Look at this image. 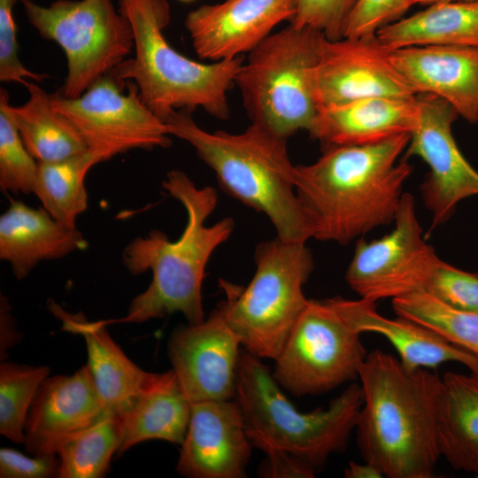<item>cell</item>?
Returning a JSON list of instances; mask_svg holds the SVG:
<instances>
[{"instance_id":"24","label":"cell","mask_w":478,"mask_h":478,"mask_svg":"<svg viewBox=\"0 0 478 478\" xmlns=\"http://www.w3.org/2000/svg\"><path fill=\"white\" fill-rule=\"evenodd\" d=\"M192 403L173 369L150 373L139 394L120 415V454L148 440H164L182 444L191 413Z\"/></svg>"},{"instance_id":"15","label":"cell","mask_w":478,"mask_h":478,"mask_svg":"<svg viewBox=\"0 0 478 478\" xmlns=\"http://www.w3.org/2000/svg\"><path fill=\"white\" fill-rule=\"evenodd\" d=\"M241 340L217 308L177 328L167 343L173 370L191 403L234 398Z\"/></svg>"},{"instance_id":"41","label":"cell","mask_w":478,"mask_h":478,"mask_svg":"<svg viewBox=\"0 0 478 478\" xmlns=\"http://www.w3.org/2000/svg\"><path fill=\"white\" fill-rule=\"evenodd\" d=\"M412 4H432L436 3H441V2H472V1H478V0H411Z\"/></svg>"},{"instance_id":"26","label":"cell","mask_w":478,"mask_h":478,"mask_svg":"<svg viewBox=\"0 0 478 478\" xmlns=\"http://www.w3.org/2000/svg\"><path fill=\"white\" fill-rule=\"evenodd\" d=\"M376 35L391 50L413 46L478 47V1L432 4Z\"/></svg>"},{"instance_id":"5","label":"cell","mask_w":478,"mask_h":478,"mask_svg":"<svg viewBox=\"0 0 478 478\" xmlns=\"http://www.w3.org/2000/svg\"><path fill=\"white\" fill-rule=\"evenodd\" d=\"M119 12L132 26L135 55L110 73L115 79L135 83L143 104L165 122L178 109L228 118L227 92L243 56L205 64L175 50L163 34L171 18L167 0H119Z\"/></svg>"},{"instance_id":"6","label":"cell","mask_w":478,"mask_h":478,"mask_svg":"<svg viewBox=\"0 0 478 478\" xmlns=\"http://www.w3.org/2000/svg\"><path fill=\"white\" fill-rule=\"evenodd\" d=\"M234 399L252 446L264 452L284 451L314 470L345 449L364 401L360 384L351 383L328 408L302 412L283 394L268 366L247 351H241Z\"/></svg>"},{"instance_id":"23","label":"cell","mask_w":478,"mask_h":478,"mask_svg":"<svg viewBox=\"0 0 478 478\" xmlns=\"http://www.w3.org/2000/svg\"><path fill=\"white\" fill-rule=\"evenodd\" d=\"M86 247L77 227L58 222L43 207L12 200L0 216V258L9 263L18 280L41 261L58 259Z\"/></svg>"},{"instance_id":"40","label":"cell","mask_w":478,"mask_h":478,"mask_svg":"<svg viewBox=\"0 0 478 478\" xmlns=\"http://www.w3.org/2000/svg\"><path fill=\"white\" fill-rule=\"evenodd\" d=\"M344 475L347 478H381L383 477L382 473L373 465L365 463L363 465L349 462L344 469Z\"/></svg>"},{"instance_id":"30","label":"cell","mask_w":478,"mask_h":478,"mask_svg":"<svg viewBox=\"0 0 478 478\" xmlns=\"http://www.w3.org/2000/svg\"><path fill=\"white\" fill-rule=\"evenodd\" d=\"M395 313L425 326L478 359V312L456 310L425 291L392 299Z\"/></svg>"},{"instance_id":"7","label":"cell","mask_w":478,"mask_h":478,"mask_svg":"<svg viewBox=\"0 0 478 478\" xmlns=\"http://www.w3.org/2000/svg\"><path fill=\"white\" fill-rule=\"evenodd\" d=\"M326 38L290 23L249 52L234 82L251 123L285 140L310 129L320 111L314 72Z\"/></svg>"},{"instance_id":"34","label":"cell","mask_w":478,"mask_h":478,"mask_svg":"<svg viewBox=\"0 0 478 478\" xmlns=\"http://www.w3.org/2000/svg\"><path fill=\"white\" fill-rule=\"evenodd\" d=\"M412 5L411 0H357L345 23L343 37L374 35L402 19Z\"/></svg>"},{"instance_id":"29","label":"cell","mask_w":478,"mask_h":478,"mask_svg":"<svg viewBox=\"0 0 478 478\" xmlns=\"http://www.w3.org/2000/svg\"><path fill=\"white\" fill-rule=\"evenodd\" d=\"M121 423L104 412L93 425L73 435L59 447L61 478H99L105 475L112 455L120 449Z\"/></svg>"},{"instance_id":"21","label":"cell","mask_w":478,"mask_h":478,"mask_svg":"<svg viewBox=\"0 0 478 478\" xmlns=\"http://www.w3.org/2000/svg\"><path fill=\"white\" fill-rule=\"evenodd\" d=\"M327 301L359 334L372 332L383 335L408 369L434 368L445 362H458L478 374V359L474 356L425 326L399 316L386 318L377 312L376 303L361 298L349 300L335 297Z\"/></svg>"},{"instance_id":"32","label":"cell","mask_w":478,"mask_h":478,"mask_svg":"<svg viewBox=\"0 0 478 478\" xmlns=\"http://www.w3.org/2000/svg\"><path fill=\"white\" fill-rule=\"evenodd\" d=\"M8 92L0 89V189L4 193L34 194L39 162L29 153L9 113Z\"/></svg>"},{"instance_id":"36","label":"cell","mask_w":478,"mask_h":478,"mask_svg":"<svg viewBox=\"0 0 478 478\" xmlns=\"http://www.w3.org/2000/svg\"><path fill=\"white\" fill-rule=\"evenodd\" d=\"M20 0H0V81L28 84V79L42 81L47 74L28 70L20 61L13 8Z\"/></svg>"},{"instance_id":"17","label":"cell","mask_w":478,"mask_h":478,"mask_svg":"<svg viewBox=\"0 0 478 478\" xmlns=\"http://www.w3.org/2000/svg\"><path fill=\"white\" fill-rule=\"evenodd\" d=\"M251 447L235 399L195 402L177 471L189 478H242Z\"/></svg>"},{"instance_id":"33","label":"cell","mask_w":478,"mask_h":478,"mask_svg":"<svg viewBox=\"0 0 478 478\" xmlns=\"http://www.w3.org/2000/svg\"><path fill=\"white\" fill-rule=\"evenodd\" d=\"M422 291L456 310L478 312V274L441 258Z\"/></svg>"},{"instance_id":"37","label":"cell","mask_w":478,"mask_h":478,"mask_svg":"<svg viewBox=\"0 0 478 478\" xmlns=\"http://www.w3.org/2000/svg\"><path fill=\"white\" fill-rule=\"evenodd\" d=\"M59 476L57 455L28 457L11 448L0 449V477L48 478Z\"/></svg>"},{"instance_id":"4","label":"cell","mask_w":478,"mask_h":478,"mask_svg":"<svg viewBox=\"0 0 478 478\" xmlns=\"http://www.w3.org/2000/svg\"><path fill=\"white\" fill-rule=\"evenodd\" d=\"M166 123L170 135L189 143L214 172L223 190L267 216L278 238L304 243L311 238L296 194L288 140L253 123L238 134L208 132L187 110L175 111Z\"/></svg>"},{"instance_id":"16","label":"cell","mask_w":478,"mask_h":478,"mask_svg":"<svg viewBox=\"0 0 478 478\" xmlns=\"http://www.w3.org/2000/svg\"><path fill=\"white\" fill-rule=\"evenodd\" d=\"M298 0H224L203 4L185 19L200 58L218 62L251 51L280 23L293 19Z\"/></svg>"},{"instance_id":"9","label":"cell","mask_w":478,"mask_h":478,"mask_svg":"<svg viewBox=\"0 0 478 478\" xmlns=\"http://www.w3.org/2000/svg\"><path fill=\"white\" fill-rule=\"evenodd\" d=\"M20 3L38 34L65 52L67 73L59 93L66 97L82 95L134 49L132 26L112 0H56L49 6Z\"/></svg>"},{"instance_id":"12","label":"cell","mask_w":478,"mask_h":478,"mask_svg":"<svg viewBox=\"0 0 478 478\" xmlns=\"http://www.w3.org/2000/svg\"><path fill=\"white\" fill-rule=\"evenodd\" d=\"M394 223L388 235L356 244L345 280L361 299L376 303L422 291L440 259L424 238L411 194L404 193Z\"/></svg>"},{"instance_id":"28","label":"cell","mask_w":478,"mask_h":478,"mask_svg":"<svg viewBox=\"0 0 478 478\" xmlns=\"http://www.w3.org/2000/svg\"><path fill=\"white\" fill-rule=\"evenodd\" d=\"M100 163L87 150L82 153L54 162H39L34 194L56 220L76 227V220L88 206L85 177Z\"/></svg>"},{"instance_id":"3","label":"cell","mask_w":478,"mask_h":478,"mask_svg":"<svg viewBox=\"0 0 478 478\" xmlns=\"http://www.w3.org/2000/svg\"><path fill=\"white\" fill-rule=\"evenodd\" d=\"M163 188L178 200L187 212L181 235L171 241L160 230L133 239L124 249L122 261L133 275L151 271L149 287L131 302L126 316L108 320L141 323L181 312L189 324L204 320L202 285L206 265L215 249L233 232L234 221L225 218L213 225L206 224L218 201L214 188L197 187L182 171L166 173Z\"/></svg>"},{"instance_id":"31","label":"cell","mask_w":478,"mask_h":478,"mask_svg":"<svg viewBox=\"0 0 478 478\" xmlns=\"http://www.w3.org/2000/svg\"><path fill=\"white\" fill-rule=\"evenodd\" d=\"M48 366H32L13 362L0 365V433L9 440L25 441V425L28 412L42 382L48 377Z\"/></svg>"},{"instance_id":"35","label":"cell","mask_w":478,"mask_h":478,"mask_svg":"<svg viewBox=\"0 0 478 478\" xmlns=\"http://www.w3.org/2000/svg\"><path fill=\"white\" fill-rule=\"evenodd\" d=\"M356 3L357 0H298L290 23L317 29L330 40L341 39Z\"/></svg>"},{"instance_id":"22","label":"cell","mask_w":478,"mask_h":478,"mask_svg":"<svg viewBox=\"0 0 478 478\" xmlns=\"http://www.w3.org/2000/svg\"><path fill=\"white\" fill-rule=\"evenodd\" d=\"M50 312L62 322V330L84 338L88 366L104 412L121 415L131 405L150 373L129 359L113 341L104 320H88L82 312H66L53 300Z\"/></svg>"},{"instance_id":"19","label":"cell","mask_w":478,"mask_h":478,"mask_svg":"<svg viewBox=\"0 0 478 478\" xmlns=\"http://www.w3.org/2000/svg\"><path fill=\"white\" fill-rule=\"evenodd\" d=\"M391 58L416 95L439 96L465 120L478 122V47L413 46Z\"/></svg>"},{"instance_id":"25","label":"cell","mask_w":478,"mask_h":478,"mask_svg":"<svg viewBox=\"0 0 478 478\" xmlns=\"http://www.w3.org/2000/svg\"><path fill=\"white\" fill-rule=\"evenodd\" d=\"M437 442L453 468L478 476V374L448 372L442 377Z\"/></svg>"},{"instance_id":"14","label":"cell","mask_w":478,"mask_h":478,"mask_svg":"<svg viewBox=\"0 0 478 478\" xmlns=\"http://www.w3.org/2000/svg\"><path fill=\"white\" fill-rule=\"evenodd\" d=\"M392 51L377 35L336 40L326 38L314 72L319 109L366 97L416 96L394 65Z\"/></svg>"},{"instance_id":"27","label":"cell","mask_w":478,"mask_h":478,"mask_svg":"<svg viewBox=\"0 0 478 478\" xmlns=\"http://www.w3.org/2000/svg\"><path fill=\"white\" fill-rule=\"evenodd\" d=\"M28 100L22 105L9 104V113L29 153L38 162H54L88 150L75 126L56 112L50 94L33 82L26 86Z\"/></svg>"},{"instance_id":"39","label":"cell","mask_w":478,"mask_h":478,"mask_svg":"<svg viewBox=\"0 0 478 478\" xmlns=\"http://www.w3.org/2000/svg\"><path fill=\"white\" fill-rule=\"evenodd\" d=\"M1 353L11 347L16 340L12 317L10 312V305L7 299L1 296Z\"/></svg>"},{"instance_id":"11","label":"cell","mask_w":478,"mask_h":478,"mask_svg":"<svg viewBox=\"0 0 478 478\" xmlns=\"http://www.w3.org/2000/svg\"><path fill=\"white\" fill-rule=\"evenodd\" d=\"M125 83L108 73L78 97L50 94L52 108L75 126L100 163L131 150L172 143L168 125L143 104L135 83L127 82L124 94Z\"/></svg>"},{"instance_id":"8","label":"cell","mask_w":478,"mask_h":478,"mask_svg":"<svg viewBox=\"0 0 478 478\" xmlns=\"http://www.w3.org/2000/svg\"><path fill=\"white\" fill-rule=\"evenodd\" d=\"M255 263L245 288L220 281L227 298L218 309L245 351L274 360L308 304L303 287L313 258L305 243L276 237L257 246Z\"/></svg>"},{"instance_id":"20","label":"cell","mask_w":478,"mask_h":478,"mask_svg":"<svg viewBox=\"0 0 478 478\" xmlns=\"http://www.w3.org/2000/svg\"><path fill=\"white\" fill-rule=\"evenodd\" d=\"M418 121L416 96H374L320 110L308 133L323 147L367 145L411 135Z\"/></svg>"},{"instance_id":"1","label":"cell","mask_w":478,"mask_h":478,"mask_svg":"<svg viewBox=\"0 0 478 478\" xmlns=\"http://www.w3.org/2000/svg\"><path fill=\"white\" fill-rule=\"evenodd\" d=\"M410 137L328 146L315 162L295 166L296 194L311 238L345 245L394 222L412 172L405 159L398 161Z\"/></svg>"},{"instance_id":"10","label":"cell","mask_w":478,"mask_h":478,"mask_svg":"<svg viewBox=\"0 0 478 478\" xmlns=\"http://www.w3.org/2000/svg\"><path fill=\"white\" fill-rule=\"evenodd\" d=\"M360 334L326 300H309L274 359L273 375L291 394L328 392L358 377Z\"/></svg>"},{"instance_id":"38","label":"cell","mask_w":478,"mask_h":478,"mask_svg":"<svg viewBox=\"0 0 478 478\" xmlns=\"http://www.w3.org/2000/svg\"><path fill=\"white\" fill-rule=\"evenodd\" d=\"M266 459L259 466L258 475L266 478H312L315 470L297 457L279 449L265 452Z\"/></svg>"},{"instance_id":"42","label":"cell","mask_w":478,"mask_h":478,"mask_svg":"<svg viewBox=\"0 0 478 478\" xmlns=\"http://www.w3.org/2000/svg\"><path fill=\"white\" fill-rule=\"evenodd\" d=\"M180 1H182V2H190V1H193V0H180Z\"/></svg>"},{"instance_id":"18","label":"cell","mask_w":478,"mask_h":478,"mask_svg":"<svg viewBox=\"0 0 478 478\" xmlns=\"http://www.w3.org/2000/svg\"><path fill=\"white\" fill-rule=\"evenodd\" d=\"M104 412L88 365L71 375L47 377L32 403L25 445L33 456L57 455L62 443Z\"/></svg>"},{"instance_id":"2","label":"cell","mask_w":478,"mask_h":478,"mask_svg":"<svg viewBox=\"0 0 478 478\" xmlns=\"http://www.w3.org/2000/svg\"><path fill=\"white\" fill-rule=\"evenodd\" d=\"M358 377L363 405L356 422L365 462L389 478H430L441 457L437 405L442 378L414 370L380 350L366 354Z\"/></svg>"},{"instance_id":"13","label":"cell","mask_w":478,"mask_h":478,"mask_svg":"<svg viewBox=\"0 0 478 478\" xmlns=\"http://www.w3.org/2000/svg\"><path fill=\"white\" fill-rule=\"evenodd\" d=\"M419 121L411 134L405 158L418 157L429 171L420 186L431 214V227L445 223L464 199L478 196V171L461 153L452 134L456 110L431 94L416 95Z\"/></svg>"}]
</instances>
